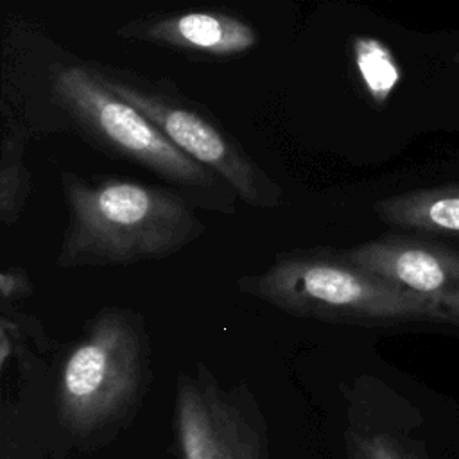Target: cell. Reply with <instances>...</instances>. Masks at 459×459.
<instances>
[{
    "mask_svg": "<svg viewBox=\"0 0 459 459\" xmlns=\"http://www.w3.org/2000/svg\"><path fill=\"white\" fill-rule=\"evenodd\" d=\"M68 226L57 265L104 267L167 258L204 233L179 192L124 178L63 172Z\"/></svg>",
    "mask_w": 459,
    "mask_h": 459,
    "instance_id": "obj_1",
    "label": "cell"
},
{
    "mask_svg": "<svg viewBox=\"0 0 459 459\" xmlns=\"http://www.w3.org/2000/svg\"><path fill=\"white\" fill-rule=\"evenodd\" d=\"M238 289L287 314L328 323L446 321L423 298L328 247L281 253L265 271L242 276Z\"/></svg>",
    "mask_w": 459,
    "mask_h": 459,
    "instance_id": "obj_2",
    "label": "cell"
},
{
    "mask_svg": "<svg viewBox=\"0 0 459 459\" xmlns=\"http://www.w3.org/2000/svg\"><path fill=\"white\" fill-rule=\"evenodd\" d=\"M151 378L149 337L140 314L108 307L68 350L56 387L61 425L79 439L118 430Z\"/></svg>",
    "mask_w": 459,
    "mask_h": 459,
    "instance_id": "obj_3",
    "label": "cell"
},
{
    "mask_svg": "<svg viewBox=\"0 0 459 459\" xmlns=\"http://www.w3.org/2000/svg\"><path fill=\"white\" fill-rule=\"evenodd\" d=\"M52 90L77 126L102 149L188 190L212 210H222V204L231 210L233 197L228 194L235 190L176 147L145 115L109 90L91 66L57 68Z\"/></svg>",
    "mask_w": 459,
    "mask_h": 459,
    "instance_id": "obj_4",
    "label": "cell"
},
{
    "mask_svg": "<svg viewBox=\"0 0 459 459\" xmlns=\"http://www.w3.org/2000/svg\"><path fill=\"white\" fill-rule=\"evenodd\" d=\"M172 416L179 459H271L267 423L251 389L222 384L204 362L178 375Z\"/></svg>",
    "mask_w": 459,
    "mask_h": 459,
    "instance_id": "obj_5",
    "label": "cell"
},
{
    "mask_svg": "<svg viewBox=\"0 0 459 459\" xmlns=\"http://www.w3.org/2000/svg\"><path fill=\"white\" fill-rule=\"evenodd\" d=\"M91 70L109 90L161 129L176 147L226 181L247 204L255 208L280 204L281 188L203 111L161 90L129 79L124 72L97 66Z\"/></svg>",
    "mask_w": 459,
    "mask_h": 459,
    "instance_id": "obj_6",
    "label": "cell"
},
{
    "mask_svg": "<svg viewBox=\"0 0 459 459\" xmlns=\"http://www.w3.org/2000/svg\"><path fill=\"white\" fill-rule=\"evenodd\" d=\"M357 265L414 292L459 325V253L429 240L384 235L344 249Z\"/></svg>",
    "mask_w": 459,
    "mask_h": 459,
    "instance_id": "obj_7",
    "label": "cell"
},
{
    "mask_svg": "<svg viewBox=\"0 0 459 459\" xmlns=\"http://www.w3.org/2000/svg\"><path fill=\"white\" fill-rule=\"evenodd\" d=\"M118 34L213 57L238 56L258 43V34L249 23L219 11H188L134 22Z\"/></svg>",
    "mask_w": 459,
    "mask_h": 459,
    "instance_id": "obj_8",
    "label": "cell"
},
{
    "mask_svg": "<svg viewBox=\"0 0 459 459\" xmlns=\"http://www.w3.org/2000/svg\"><path fill=\"white\" fill-rule=\"evenodd\" d=\"M373 210L391 226L459 237V186L403 192L377 201Z\"/></svg>",
    "mask_w": 459,
    "mask_h": 459,
    "instance_id": "obj_9",
    "label": "cell"
},
{
    "mask_svg": "<svg viewBox=\"0 0 459 459\" xmlns=\"http://www.w3.org/2000/svg\"><path fill=\"white\" fill-rule=\"evenodd\" d=\"M353 57L371 100L382 106L402 77L393 52L377 38L357 36L353 39Z\"/></svg>",
    "mask_w": 459,
    "mask_h": 459,
    "instance_id": "obj_10",
    "label": "cell"
},
{
    "mask_svg": "<svg viewBox=\"0 0 459 459\" xmlns=\"http://www.w3.org/2000/svg\"><path fill=\"white\" fill-rule=\"evenodd\" d=\"M22 134L7 133L2 142V172H0V208L2 221L11 224L22 212L30 181L29 170L22 160Z\"/></svg>",
    "mask_w": 459,
    "mask_h": 459,
    "instance_id": "obj_11",
    "label": "cell"
},
{
    "mask_svg": "<svg viewBox=\"0 0 459 459\" xmlns=\"http://www.w3.org/2000/svg\"><path fill=\"white\" fill-rule=\"evenodd\" d=\"M346 452L348 459H412L391 437L357 430H348Z\"/></svg>",
    "mask_w": 459,
    "mask_h": 459,
    "instance_id": "obj_12",
    "label": "cell"
},
{
    "mask_svg": "<svg viewBox=\"0 0 459 459\" xmlns=\"http://www.w3.org/2000/svg\"><path fill=\"white\" fill-rule=\"evenodd\" d=\"M32 292V283L22 269H5L0 274V294L4 301L25 298Z\"/></svg>",
    "mask_w": 459,
    "mask_h": 459,
    "instance_id": "obj_13",
    "label": "cell"
},
{
    "mask_svg": "<svg viewBox=\"0 0 459 459\" xmlns=\"http://www.w3.org/2000/svg\"><path fill=\"white\" fill-rule=\"evenodd\" d=\"M457 65H459V56H457Z\"/></svg>",
    "mask_w": 459,
    "mask_h": 459,
    "instance_id": "obj_14",
    "label": "cell"
}]
</instances>
